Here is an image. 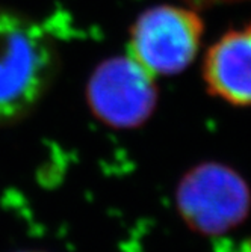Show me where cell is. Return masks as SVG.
Listing matches in <instances>:
<instances>
[{"instance_id": "obj_1", "label": "cell", "mask_w": 251, "mask_h": 252, "mask_svg": "<svg viewBox=\"0 0 251 252\" xmlns=\"http://www.w3.org/2000/svg\"><path fill=\"white\" fill-rule=\"evenodd\" d=\"M55 68L49 38L32 20L0 9V124L32 110Z\"/></svg>"}, {"instance_id": "obj_2", "label": "cell", "mask_w": 251, "mask_h": 252, "mask_svg": "<svg viewBox=\"0 0 251 252\" xmlns=\"http://www.w3.org/2000/svg\"><path fill=\"white\" fill-rule=\"evenodd\" d=\"M203 33L204 23L195 8L156 5L132 25L129 55L154 77L176 76L195 61Z\"/></svg>"}, {"instance_id": "obj_3", "label": "cell", "mask_w": 251, "mask_h": 252, "mask_svg": "<svg viewBox=\"0 0 251 252\" xmlns=\"http://www.w3.org/2000/svg\"><path fill=\"white\" fill-rule=\"evenodd\" d=\"M177 210L194 231L215 236L238 226L248 215L251 193L232 168L206 162L188 171L176 190Z\"/></svg>"}, {"instance_id": "obj_4", "label": "cell", "mask_w": 251, "mask_h": 252, "mask_svg": "<svg viewBox=\"0 0 251 252\" xmlns=\"http://www.w3.org/2000/svg\"><path fill=\"white\" fill-rule=\"evenodd\" d=\"M154 79L130 55L109 58L88 79V107L100 123L112 128L140 127L151 118L157 106Z\"/></svg>"}, {"instance_id": "obj_5", "label": "cell", "mask_w": 251, "mask_h": 252, "mask_svg": "<svg viewBox=\"0 0 251 252\" xmlns=\"http://www.w3.org/2000/svg\"><path fill=\"white\" fill-rule=\"evenodd\" d=\"M208 93L238 107H251V21L222 33L203 59Z\"/></svg>"}, {"instance_id": "obj_6", "label": "cell", "mask_w": 251, "mask_h": 252, "mask_svg": "<svg viewBox=\"0 0 251 252\" xmlns=\"http://www.w3.org/2000/svg\"><path fill=\"white\" fill-rule=\"evenodd\" d=\"M185 2L195 8L197 6H208V5H214V3H224V2H239V0H185Z\"/></svg>"}, {"instance_id": "obj_7", "label": "cell", "mask_w": 251, "mask_h": 252, "mask_svg": "<svg viewBox=\"0 0 251 252\" xmlns=\"http://www.w3.org/2000/svg\"><path fill=\"white\" fill-rule=\"evenodd\" d=\"M21 252H41V251H21Z\"/></svg>"}]
</instances>
